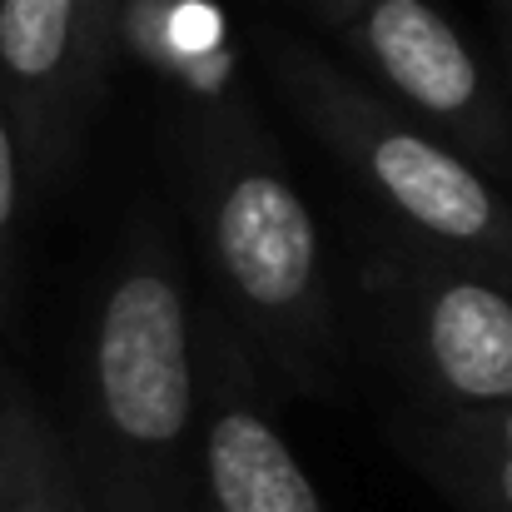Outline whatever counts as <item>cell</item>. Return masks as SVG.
<instances>
[{
  "mask_svg": "<svg viewBox=\"0 0 512 512\" xmlns=\"http://www.w3.org/2000/svg\"><path fill=\"white\" fill-rule=\"evenodd\" d=\"M174 145L194 239L214 279V314L259 373L339 398L348 383L343 299L324 229L284 155L234 100L194 105Z\"/></svg>",
  "mask_w": 512,
  "mask_h": 512,
  "instance_id": "cell-1",
  "label": "cell"
},
{
  "mask_svg": "<svg viewBox=\"0 0 512 512\" xmlns=\"http://www.w3.org/2000/svg\"><path fill=\"white\" fill-rule=\"evenodd\" d=\"M174 234L135 214L90 314L70 458L100 512H189L204 353Z\"/></svg>",
  "mask_w": 512,
  "mask_h": 512,
  "instance_id": "cell-2",
  "label": "cell"
},
{
  "mask_svg": "<svg viewBox=\"0 0 512 512\" xmlns=\"http://www.w3.org/2000/svg\"><path fill=\"white\" fill-rule=\"evenodd\" d=\"M259 60L309 135L368 189L373 209H383L393 224L388 239L512 284V199L493 174L299 35L259 25Z\"/></svg>",
  "mask_w": 512,
  "mask_h": 512,
  "instance_id": "cell-3",
  "label": "cell"
},
{
  "mask_svg": "<svg viewBox=\"0 0 512 512\" xmlns=\"http://www.w3.org/2000/svg\"><path fill=\"white\" fill-rule=\"evenodd\" d=\"M358 334L413 408L468 413L512 403V284L383 239L343 279Z\"/></svg>",
  "mask_w": 512,
  "mask_h": 512,
  "instance_id": "cell-4",
  "label": "cell"
},
{
  "mask_svg": "<svg viewBox=\"0 0 512 512\" xmlns=\"http://www.w3.org/2000/svg\"><path fill=\"white\" fill-rule=\"evenodd\" d=\"M358 80L493 179H512V115L433 0H363L339 30Z\"/></svg>",
  "mask_w": 512,
  "mask_h": 512,
  "instance_id": "cell-5",
  "label": "cell"
},
{
  "mask_svg": "<svg viewBox=\"0 0 512 512\" xmlns=\"http://www.w3.org/2000/svg\"><path fill=\"white\" fill-rule=\"evenodd\" d=\"M254 363L214 314L204 353V433L189 512H329L289 438L259 408Z\"/></svg>",
  "mask_w": 512,
  "mask_h": 512,
  "instance_id": "cell-6",
  "label": "cell"
},
{
  "mask_svg": "<svg viewBox=\"0 0 512 512\" xmlns=\"http://www.w3.org/2000/svg\"><path fill=\"white\" fill-rule=\"evenodd\" d=\"M100 90L85 0H0V105L15 120L25 170L55 179L70 165Z\"/></svg>",
  "mask_w": 512,
  "mask_h": 512,
  "instance_id": "cell-7",
  "label": "cell"
},
{
  "mask_svg": "<svg viewBox=\"0 0 512 512\" xmlns=\"http://www.w3.org/2000/svg\"><path fill=\"white\" fill-rule=\"evenodd\" d=\"M398 448L463 512H512V403L468 413L408 408Z\"/></svg>",
  "mask_w": 512,
  "mask_h": 512,
  "instance_id": "cell-8",
  "label": "cell"
},
{
  "mask_svg": "<svg viewBox=\"0 0 512 512\" xmlns=\"http://www.w3.org/2000/svg\"><path fill=\"white\" fill-rule=\"evenodd\" d=\"M0 512H100L65 433L15 383H0Z\"/></svg>",
  "mask_w": 512,
  "mask_h": 512,
  "instance_id": "cell-9",
  "label": "cell"
},
{
  "mask_svg": "<svg viewBox=\"0 0 512 512\" xmlns=\"http://www.w3.org/2000/svg\"><path fill=\"white\" fill-rule=\"evenodd\" d=\"M20 135L10 110L0 105V314L10 309V289H15V239H20Z\"/></svg>",
  "mask_w": 512,
  "mask_h": 512,
  "instance_id": "cell-10",
  "label": "cell"
},
{
  "mask_svg": "<svg viewBox=\"0 0 512 512\" xmlns=\"http://www.w3.org/2000/svg\"><path fill=\"white\" fill-rule=\"evenodd\" d=\"M130 5L135 0H85V40H90V65H95L100 85L110 75V60H115V45H120Z\"/></svg>",
  "mask_w": 512,
  "mask_h": 512,
  "instance_id": "cell-11",
  "label": "cell"
},
{
  "mask_svg": "<svg viewBox=\"0 0 512 512\" xmlns=\"http://www.w3.org/2000/svg\"><path fill=\"white\" fill-rule=\"evenodd\" d=\"M358 5H363V0H304V10L324 15V25H334V30H339V25L353 15V10H358Z\"/></svg>",
  "mask_w": 512,
  "mask_h": 512,
  "instance_id": "cell-12",
  "label": "cell"
},
{
  "mask_svg": "<svg viewBox=\"0 0 512 512\" xmlns=\"http://www.w3.org/2000/svg\"><path fill=\"white\" fill-rule=\"evenodd\" d=\"M508 65H512V30H508Z\"/></svg>",
  "mask_w": 512,
  "mask_h": 512,
  "instance_id": "cell-13",
  "label": "cell"
},
{
  "mask_svg": "<svg viewBox=\"0 0 512 512\" xmlns=\"http://www.w3.org/2000/svg\"><path fill=\"white\" fill-rule=\"evenodd\" d=\"M508 10H512V0H508Z\"/></svg>",
  "mask_w": 512,
  "mask_h": 512,
  "instance_id": "cell-14",
  "label": "cell"
}]
</instances>
